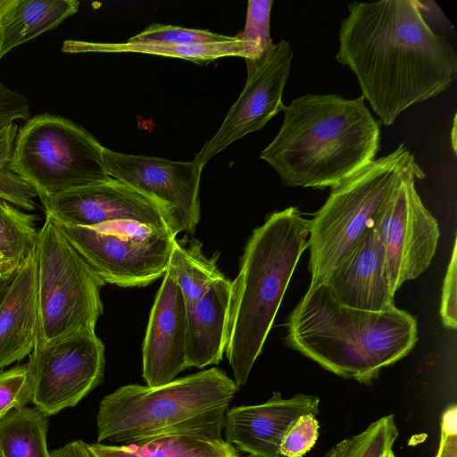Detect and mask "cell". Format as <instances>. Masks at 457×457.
<instances>
[{
	"label": "cell",
	"instance_id": "1",
	"mask_svg": "<svg viewBox=\"0 0 457 457\" xmlns=\"http://www.w3.org/2000/svg\"><path fill=\"white\" fill-rule=\"evenodd\" d=\"M416 0L355 2L339 29L335 59L389 126L410 106L437 96L457 79V53L435 32Z\"/></svg>",
	"mask_w": 457,
	"mask_h": 457
},
{
	"label": "cell",
	"instance_id": "2",
	"mask_svg": "<svg viewBox=\"0 0 457 457\" xmlns=\"http://www.w3.org/2000/svg\"><path fill=\"white\" fill-rule=\"evenodd\" d=\"M364 101L336 94L293 99L260 158L287 187L331 188L375 160L380 149V122Z\"/></svg>",
	"mask_w": 457,
	"mask_h": 457
},
{
	"label": "cell",
	"instance_id": "3",
	"mask_svg": "<svg viewBox=\"0 0 457 457\" xmlns=\"http://www.w3.org/2000/svg\"><path fill=\"white\" fill-rule=\"evenodd\" d=\"M286 327L290 348L337 376L366 385L405 357L418 339L417 320L409 312L345 306L325 283L309 287Z\"/></svg>",
	"mask_w": 457,
	"mask_h": 457
},
{
	"label": "cell",
	"instance_id": "4",
	"mask_svg": "<svg viewBox=\"0 0 457 457\" xmlns=\"http://www.w3.org/2000/svg\"><path fill=\"white\" fill-rule=\"evenodd\" d=\"M310 224L296 207L267 216L248 238L231 281L226 357L244 386L262 353L295 266L308 247Z\"/></svg>",
	"mask_w": 457,
	"mask_h": 457
},
{
	"label": "cell",
	"instance_id": "5",
	"mask_svg": "<svg viewBox=\"0 0 457 457\" xmlns=\"http://www.w3.org/2000/svg\"><path fill=\"white\" fill-rule=\"evenodd\" d=\"M238 388L217 368L156 387L122 386L99 404L97 443L127 445L181 434L221 437L225 414Z\"/></svg>",
	"mask_w": 457,
	"mask_h": 457
},
{
	"label": "cell",
	"instance_id": "6",
	"mask_svg": "<svg viewBox=\"0 0 457 457\" xmlns=\"http://www.w3.org/2000/svg\"><path fill=\"white\" fill-rule=\"evenodd\" d=\"M403 143L331 187L324 204L309 220L310 287L330 271L360 237L406 172L417 165Z\"/></svg>",
	"mask_w": 457,
	"mask_h": 457
},
{
	"label": "cell",
	"instance_id": "7",
	"mask_svg": "<svg viewBox=\"0 0 457 457\" xmlns=\"http://www.w3.org/2000/svg\"><path fill=\"white\" fill-rule=\"evenodd\" d=\"M34 253L41 342L96 332L104 312L100 292L105 283L49 215L37 232Z\"/></svg>",
	"mask_w": 457,
	"mask_h": 457
},
{
	"label": "cell",
	"instance_id": "8",
	"mask_svg": "<svg viewBox=\"0 0 457 457\" xmlns=\"http://www.w3.org/2000/svg\"><path fill=\"white\" fill-rule=\"evenodd\" d=\"M98 140L69 119L44 113L18 130L9 169L39 199L111 180Z\"/></svg>",
	"mask_w": 457,
	"mask_h": 457
},
{
	"label": "cell",
	"instance_id": "9",
	"mask_svg": "<svg viewBox=\"0 0 457 457\" xmlns=\"http://www.w3.org/2000/svg\"><path fill=\"white\" fill-rule=\"evenodd\" d=\"M58 223L103 281L120 287H144L163 276L176 240L168 228L134 220L91 227Z\"/></svg>",
	"mask_w": 457,
	"mask_h": 457
},
{
	"label": "cell",
	"instance_id": "10",
	"mask_svg": "<svg viewBox=\"0 0 457 457\" xmlns=\"http://www.w3.org/2000/svg\"><path fill=\"white\" fill-rule=\"evenodd\" d=\"M425 177L417 164L410 169L378 212L372 228L386 253L394 294L430 264L439 239L436 220L424 206L415 179Z\"/></svg>",
	"mask_w": 457,
	"mask_h": 457
},
{
	"label": "cell",
	"instance_id": "11",
	"mask_svg": "<svg viewBox=\"0 0 457 457\" xmlns=\"http://www.w3.org/2000/svg\"><path fill=\"white\" fill-rule=\"evenodd\" d=\"M32 403L46 416L74 407L104 381V345L96 332L55 343L37 339L27 362Z\"/></svg>",
	"mask_w": 457,
	"mask_h": 457
},
{
	"label": "cell",
	"instance_id": "12",
	"mask_svg": "<svg viewBox=\"0 0 457 457\" xmlns=\"http://www.w3.org/2000/svg\"><path fill=\"white\" fill-rule=\"evenodd\" d=\"M110 176L136 189L162 211L171 233L194 234L200 220L202 169L192 162L104 149Z\"/></svg>",
	"mask_w": 457,
	"mask_h": 457
},
{
	"label": "cell",
	"instance_id": "13",
	"mask_svg": "<svg viewBox=\"0 0 457 457\" xmlns=\"http://www.w3.org/2000/svg\"><path fill=\"white\" fill-rule=\"evenodd\" d=\"M294 51L287 40L274 46L255 70L247 75L245 87L230 107L220 129L207 140L193 160L203 170L216 154L247 134L262 129L283 112L282 96L291 72Z\"/></svg>",
	"mask_w": 457,
	"mask_h": 457
},
{
	"label": "cell",
	"instance_id": "14",
	"mask_svg": "<svg viewBox=\"0 0 457 457\" xmlns=\"http://www.w3.org/2000/svg\"><path fill=\"white\" fill-rule=\"evenodd\" d=\"M42 204L46 215L74 226L91 227L128 220L170 228L165 216L154 203L114 179L55 194Z\"/></svg>",
	"mask_w": 457,
	"mask_h": 457
},
{
	"label": "cell",
	"instance_id": "15",
	"mask_svg": "<svg viewBox=\"0 0 457 457\" xmlns=\"http://www.w3.org/2000/svg\"><path fill=\"white\" fill-rule=\"evenodd\" d=\"M187 304L166 270L152 306L142 347V376L147 386L168 384L184 370Z\"/></svg>",
	"mask_w": 457,
	"mask_h": 457
},
{
	"label": "cell",
	"instance_id": "16",
	"mask_svg": "<svg viewBox=\"0 0 457 457\" xmlns=\"http://www.w3.org/2000/svg\"><path fill=\"white\" fill-rule=\"evenodd\" d=\"M320 398L297 394L283 398L279 392L263 403L229 409L223 428L226 442L252 457H281L279 446L294 422L304 414L319 413Z\"/></svg>",
	"mask_w": 457,
	"mask_h": 457
},
{
	"label": "cell",
	"instance_id": "17",
	"mask_svg": "<svg viewBox=\"0 0 457 457\" xmlns=\"http://www.w3.org/2000/svg\"><path fill=\"white\" fill-rule=\"evenodd\" d=\"M324 283L345 306L370 312L395 307L385 249L372 227L342 257Z\"/></svg>",
	"mask_w": 457,
	"mask_h": 457
},
{
	"label": "cell",
	"instance_id": "18",
	"mask_svg": "<svg viewBox=\"0 0 457 457\" xmlns=\"http://www.w3.org/2000/svg\"><path fill=\"white\" fill-rule=\"evenodd\" d=\"M34 250L7 279L0 280V370L29 355L37 334Z\"/></svg>",
	"mask_w": 457,
	"mask_h": 457
},
{
	"label": "cell",
	"instance_id": "19",
	"mask_svg": "<svg viewBox=\"0 0 457 457\" xmlns=\"http://www.w3.org/2000/svg\"><path fill=\"white\" fill-rule=\"evenodd\" d=\"M231 281L214 282L194 304L187 307V369L219 364L225 353L230 311Z\"/></svg>",
	"mask_w": 457,
	"mask_h": 457
},
{
	"label": "cell",
	"instance_id": "20",
	"mask_svg": "<svg viewBox=\"0 0 457 457\" xmlns=\"http://www.w3.org/2000/svg\"><path fill=\"white\" fill-rule=\"evenodd\" d=\"M76 0H16L0 24V59L14 47L55 29L79 10Z\"/></svg>",
	"mask_w": 457,
	"mask_h": 457
},
{
	"label": "cell",
	"instance_id": "21",
	"mask_svg": "<svg viewBox=\"0 0 457 457\" xmlns=\"http://www.w3.org/2000/svg\"><path fill=\"white\" fill-rule=\"evenodd\" d=\"M93 457H241L222 437L169 435L127 445L87 444Z\"/></svg>",
	"mask_w": 457,
	"mask_h": 457
},
{
	"label": "cell",
	"instance_id": "22",
	"mask_svg": "<svg viewBox=\"0 0 457 457\" xmlns=\"http://www.w3.org/2000/svg\"><path fill=\"white\" fill-rule=\"evenodd\" d=\"M62 50L66 53H138L185 59L199 64H206L222 57L245 59L246 56L244 43L237 36L228 41L193 45L67 40L63 42Z\"/></svg>",
	"mask_w": 457,
	"mask_h": 457
},
{
	"label": "cell",
	"instance_id": "23",
	"mask_svg": "<svg viewBox=\"0 0 457 457\" xmlns=\"http://www.w3.org/2000/svg\"><path fill=\"white\" fill-rule=\"evenodd\" d=\"M220 253L207 257L203 244L194 238L187 247L175 240L167 270L180 289L187 307L198 301L217 280L226 277L219 269Z\"/></svg>",
	"mask_w": 457,
	"mask_h": 457
},
{
	"label": "cell",
	"instance_id": "24",
	"mask_svg": "<svg viewBox=\"0 0 457 457\" xmlns=\"http://www.w3.org/2000/svg\"><path fill=\"white\" fill-rule=\"evenodd\" d=\"M48 420L37 408L21 407L0 420V457H50Z\"/></svg>",
	"mask_w": 457,
	"mask_h": 457
},
{
	"label": "cell",
	"instance_id": "25",
	"mask_svg": "<svg viewBox=\"0 0 457 457\" xmlns=\"http://www.w3.org/2000/svg\"><path fill=\"white\" fill-rule=\"evenodd\" d=\"M36 216L0 198V265L2 279L10 278L34 250Z\"/></svg>",
	"mask_w": 457,
	"mask_h": 457
},
{
	"label": "cell",
	"instance_id": "26",
	"mask_svg": "<svg viewBox=\"0 0 457 457\" xmlns=\"http://www.w3.org/2000/svg\"><path fill=\"white\" fill-rule=\"evenodd\" d=\"M398 436L395 415L383 416L361 433L337 443L325 457H387Z\"/></svg>",
	"mask_w": 457,
	"mask_h": 457
},
{
	"label": "cell",
	"instance_id": "27",
	"mask_svg": "<svg viewBox=\"0 0 457 457\" xmlns=\"http://www.w3.org/2000/svg\"><path fill=\"white\" fill-rule=\"evenodd\" d=\"M272 4V0H249L244 30L236 35L245 47L247 75L265 61L274 46L270 33Z\"/></svg>",
	"mask_w": 457,
	"mask_h": 457
},
{
	"label": "cell",
	"instance_id": "28",
	"mask_svg": "<svg viewBox=\"0 0 457 457\" xmlns=\"http://www.w3.org/2000/svg\"><path fill=\"white\" fill-rule=\"evenodd\" d=\"M18 130L14 122L0 126V198L18 208L33 211L37 207V193L9 169Z\"/></svg>",
	"mask_w": 457,
	"mask_h": 457
},
{
	"label": "cell",
	"instance_id": "29",
	"mask_svg": "<svg viewBox=\"0 0 457 457\" xmlns=\"http://www.w3.org/2000/svg\"><path fill=\"white\" fill-rule=\"evenodd\" d=\"M233 36H225L205 29L153 23L140 33L129 37L128 42L193 45L228 41Z\"/></svg>",
	"mask_w": 457,
	"mask_h": 457
},
{
	"label": "cell",
	"instance_id": "30",
	"mask_svg": "<svg viewBox=\"0 0 457 457\" xmlns=\"http://www.w3.org/2000/svg\"><path fill=\"white\" fill-rule=\"evenodd\" d=\"M31 401L32 385L27 363L0 371V420Z\"/></svg>",
	"mask_w": 457,
	"mask_h": 457
},
{
	"label": "cell",
	"instance_id": "31",
	"mask_svg": "<svg viewBox=\"0 0 457 457\" xmlns=\"http://www.w3.org/2000/svg\"><path fill=\"white\" fill-rule=\"evenodd\" d=\"M319 422L314 414L299 417L288 428L279 446L281 457H303L315 445Z\"/></svg>",
	"mask_w": 457,
	"mask_h": 457
},
{
	"label": "cell",
	"instance_id": "32",
	"mask_svg": "<svg viewBox=\"0 0 457 457\" xmlns=\"http://www.w3.org/2000/svg\"><path fill=\"white\" fill-rule=\"evenodd\" d=\"M456 241L453 245L443 284L440 315L445 327L455 329L457 327V253Z\"/></svg>",
	"mask_w": 457,
	"mask_h": 457
},
{
	"label": "cell",
	"instance_id": "33",
	"mask_svg": "<svg viewBox=\"0 0 457 457\" xmlns=\"http://www.w3.org/2000/svg\"><path fill=\"white\" fill-rule=\"evenodd\" d=\"M29 115L27 98L0 82V126L16 120H28Z\"/></svg>",
	"mask_w": 457,
	"mask_h": 457
},
{
	"label": "cell",
	"instance_id": "34",
	"mask_svg": "<svg viewBox=\"0 0 457 457\" xmlns=\"http://www.w3.org/2000/svg\"><path fill=\"white\" fill-rule=\"evenodd\" d=\"M436 457H457V407L449 405L443 412L438 451Z\"/></svg>",
	"mask_w": 457,
	"mask_h": 457
},
{
	"label": "cell",
	"instance_id": "35",
	"mask_svg": "<svg viewBox=\"0 0 457 457\" xmlns=\"http://www.w3.org/2000/svg\"><path fill=\"white\" fill-rule=\"evenodd\" d=\"M50 457H93L87 443L75 440L50 452Z\"/></svg>",
	"mask_w": 457,
	"mask_h": 457
},
{
	"label": "cell",
	"instance_id": "36",
	"mask_svg": "<svg viewBox=\"0 0 457 457\" xmlns=\"http://www.w3.org/2000/svg\"><path fill=\"white\" fill-rule=\"evenodd\" d=\"M16 0H0V24Z\"/></svg>",
	"mask_w": 457,
	"mask_h": 457
},
{
	"label": "cell",
	"instance_id": "37",
	"mask_svg": "<svg viewBox=\"0 0 457 457\" xmlns=\"http://www.w3.org/2000/svg\"><path fill=\"white\" fill-rule=\"evenodd\" d=\"M387 457H395L394 452L392 451Z\"/></svg>",
	"mask_w": 457,
	"mask_h": 457
},
{
	"label": "cell",
	"instance_id": "38",
	"mask_svg": "<svg viewBox=\"0 0 457 457\" xmlns=\"http://www.w3.org/2000/svg\"><path fill=\"white\" fill-rule=\"evenodd\" d=\"M0 280H3V279H2L1 265H0Z\"/></svg>",
	"mask_w": 457,
	"mask_h": 457
},
{
	"label": "cell",
	"instance_id": "39",
	"mask_svg": "<svg viewBox=\"0 0 457 457\" xmlns=\"http://www.w3.org/2000/svg\"><path fill=\"white\" fill-rule=\"evenodd\" d=\"M247 457H252V456H250V455H249V456H247Z\"/></svg>",
	"mask_w": 457,
	"mask_h": 457
}]
</instances>
